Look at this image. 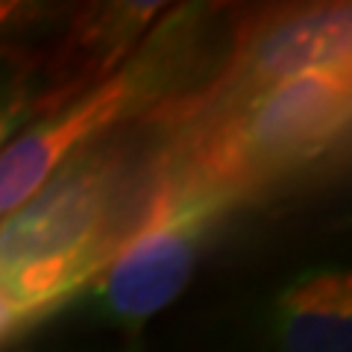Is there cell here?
Masks as SVG:
<instances>
[{
    "instance_id": "6da1fadb",
    "label": "cell",
    "mask_w": 352,
    "mask_h": 352,
    "mask_svg": "<svg viewBox=\"0 0 352 352\" xmlns=\"http://www.w3.org/2000/svg\"><path fill=\"white\" fill-rule=\"evenodd\" d=\"M141 132L80 150L0 220V288L38 317L109 267L138 232L132 194Z\"/></svg>"
},
{
    "instance_id": "7a4b0ae2",
    "label": "cell",
    "mask_w": 352,
    "mask_h": 352,
    "mask_svg": "<svg viewBox=\"0 0 352 352\" xmlns=\"http://www.w3.org/2000/svg\"><path fill=\"white\" fill-rule=\"evenodd\" d=\"M352 120V65L311 71L244 106L156 132L179 170L244 206L340 153Z\"/></svg>"
},
{
    "instance_id": "3957f363",
    "label": "cell",
    "mask_w": 352,
    "mask_h": 352,
    "mask_svg": "<svg viewBox=\"0 0 352 352\" xmlns=\"http://www.w3.org/2000/svg\"><path fill=\"white\" fill-rule=\"evenodd\" d=\"M203 21L206 9L200 6L164 15L115 74L65 106L38 115L9 141L0 150V220L24 206L80 150L194 88L188 74L200 53Z\"/></svg>"
},
{
    "instance_id": "277c9868",
    "label": "cell",
    "mask_w": 352,
    "mask_h": 352,
    "mask_svg": "<svg viewBox=\"0 0 352 352\" xmlns=\"http://www.w3.org/2000/svg\"><path fill=\"white\" fill-rule=\"evenodd\" d=\"M352 50L349 3H296L252 12L235 30L226 62L206 82H194L135 124L153 132H176L244 106L294 76L344 68Z\"/></svg>"
},
{
    "instance_id": "5b68a950",
    "label": "cell",
    "mask_w": 352,
    "mask_h": 352,
    "mask_svg": "<svg viewBox=\"0 0 352 352\" xmlns=\"http://www.w3.org/2000/svg\"><path fill=\"white\" fill-rule=\"evenodd\" d=\"M168 164V185L150 220L94 279L97 302L115 320L144 323L173 302L182 294L203 247L241 206L229 194L179 170L170 156Z\"/></svg>"
},
{
    "instance_id": "8992f818",
    "label": "cell",
    "mask_w": 352,
    "mask_h": 352,
    "mask_svg": "<svg viewBox=\"0 0 352 352\" xmlns=\"http://www.w3.org/2000/svg\"><path fill=\"white\" fill-rule=\"evenodd\" d=\"M162 3H97L82 9L53 56L38 65V115L53 112L124 65Z\"/></svg>"
},
{
    "instance_id": "52a82bcc",
    "label": "cell",
    "mask_w": 352,
    "mask_h": 352,
    "mask_svg": "<svg viewBox=\"0 0 352 352\" xmlns=\"http://www.w3.org/2000/svg\"><path fill=\"white\" fill-rule=\"evenodd\" d=\"M276 335L282 352H352L349 273H314L285 291Z\"/></svg>"
},
{
    "instance_id": "ba28073f",
    "label": "cell",
    "mask_w": 352,
    "mask_h": 352,
    "mask_svg": "<svg viewBox=\"0 0 352 352\" xmlns=\"http://www.w3.org/2000/svg\"><path fill=\"white\" fill-rule=\"evenodd\" d=\"M32 115L38 118V65L0 50V150Z\"/></svg>"
},
{
    "instance_id": "9c48e42d",
    "label": "cell",
    "mask_w": 352,
    "mask_h": 352,
    "mask_svg": "<svg viewBox=\"0 0 352 352\" xmlns=\"http://www.w3.org/2000/svg\"><path fill=\"white\" fill-rule=\"evenodd\" d=\"M36 320H41V317L32 311V308L21 305L18 300H12V296L0 288V346H3L6 340H12L21 329H27Z\"/></svg>"
}]
</instances>
